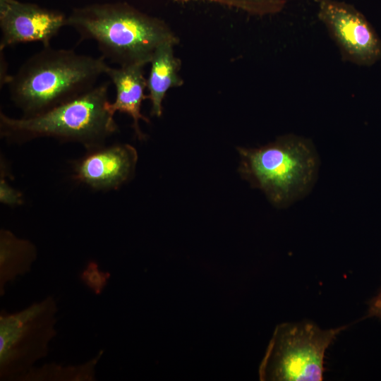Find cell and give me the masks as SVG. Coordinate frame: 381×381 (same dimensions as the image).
Segmentation results:
<instances>
[{
  "label": "cell",
  "instance_id": "cell-1",
  "mask_svg": "<svg viewBox=\"0 0 381 381\" xmlns=\"http://www.w3.org/2000/svg\"><path fill=\"white\" fill-rule=\"evenodd\" d=\"M105 60L71 49L43 47L9 75L6 85L23 116H34L94 88L109 66Z\"/></svg>",
  "mask_w": 381,
  "mask_h": 381
},
{
  "label": "cell",
  "instance_id": "cell-2",
  "mask_svg": "<svg viewBox=\"0 0 381 381\" xmlns=\"http://www.w3.org/2000/svg\"><path fill=\"white\" fill-rule=\"evenodd\" d=\"M66 25L78 32L80 42L95 41L102 56L120 66H146L159 45L179 43L164 21L121 4L75 8L67 17Z\"/></svg>",
  "mask_w": 381,
  "mask_h": 381
},
{
  "label": "cell",
  "instance_id": "cell-3",
  "mask_svg": "<svg viewBox=\"0 0 381 381\" xmlns=\"http://www.w3.org/2000/svg\"><path fill=\"white\" fill-rule=\"evenodd\" d=\"M109 83L97 85L89 92L40 114L15 119L0 113L1 136L23 143L39 138L78 142L88 150L103 146L118 130L108 111Z\"/></svg>",
  "mask_w": 381,
  "mask_h": 381
},
{
  "label": "cell",
  "instance_id": "cell-4",
  "mask_svg": "<svg viewBox=\"0 0 381 381\" xmlns=\"http://www.w3.org/2000/svg\"><path fill=\"white\" fill-rule=\"evenodd\" d=\"M242 178L262 190L277 207H288L313 186L319 159L309 139L294 134L258 148L238 147Z\"/></svg>",
  "mask_w": 381,
  "mask_h": 381
},
{
  "label": "cell",
  "instance_id": "cell-5",
  "mask_svg": "<svg viewBox=\"0 0 381 381\" xmlns=\"http://www.w3.org/2000/svg\"><path fill=\"white\" fill-rule=\"evenodd\" d=\"M346 328L322 329L306 321L277 325L260 365V380H322L325 352Z\"/></svg>",
  "mask_w": 381,
  "mask_h": 381
},
{
  "label": "cell",
  "instance_id": "cell-6",
  "mask_svg": "<svg viewBox=\"0 0 381 381\" xmlns=\"http://www.w3.org/2000/svg\"><path fill=\"white\" fill-rule=\"evenodd\" d=\"M56 302L47 296L15 313H0V380L16 381L49 353L57 335Z\"/></svg>",
  "mask_w": 381,
  "mask_h": 381
},
{
  "label": "cell",
  "instance_id": "cell-7",
  "mask_svg": "<svg viewBox=\"0 0 381 381\" xmlns=\"http://www.w3.org/2000/svg\"><path fill=\"white\" fill-rule=\"evenodd\" d=\"M318 16L344 62L371 66L381 56V40L365 16L336 0H316Z\"/></svg>",
  "mask_w": 381,
  "mask_h": 381
},
{
  "label": "cell",
  "instance_id": "cell-8",
  "mask_svg": "<svg viewBox=\"0 0 381 381\" xmlns=\"http://www.w3.org/2000/svg\"><path fill=\"white\" fill-rule=\"evenodd\" d=\"M66 22L60 11L18 0H0V51L28 42L49 46Z\"/></svg>",
  "mask_w": 381,
  "mask_h": 381
},
{
  "label": "cell",
  "instance_id": "cell-9",
  "mask_svg": "<svg viewBox=\"0 0 381 381\" xmlns=\"http://www.w3.org/2000/svg\"><path fill=\"white\" fill-rule=\"evenodd\" d=\"M137 160V151L131 145H103L75 164L74 178L93 189H116L133 176Z\"/></svg>",
  "mask_w": 381,
  "mask_h": 381
},
{
  "label": "cell",
  "instance_id": "cell-10",
  "mask_svg": "<svg viewBox=\"0 0 381 381\" xmlns=\"http://www.w3.org/2000/svg\"><path fill=\"white\" fill-rule=\"evenodd\" d=\"M145 65L136 64L113 68L109 66L106 74L116 90L114 102H108L107 108L111 115L119 111L129 115L133 119V128L140 140L145 136L140 128V120L149 123V119L141 113L143 102L148 99L145 94L147 78L144 75Z\"/></svg>",
  "mask_w": 381,
  "mask_h": 381
},
{
  "label": "cell",
  "instance_id": "cell-11",
  "mask_svg": "<svg viewBox=\"0 0 381 381\" xmlns=\"http://www.w3.org/2000/svg\"><path fill=\"white\" fill-rule=\"evenodd\" d=\"M174 44L164 42L159 45L150 60V70L147 78L148 99L151 102V115L162 116V103L167 92L173 87H181L183 80L179 75L181 60L175 56Z\"/></svg>",
  "mask_w": 381,
  "mask_h": 381
},
{
  "label": "cell",
  "instance_id": "cell-12",
  "mask_svg": "<svg viewBox=\"0 0 381 381\" xmlns=\"http://www.w3.org/2000/svg\"><path fill=\"white\" fill-rule=\"evenodd\" d=\"M37 250L29 240L18 238L11 231H0V296L5 286L29 273L37 260Z\"/></svg>",
  "mask_w": 381,
  "mask_h": 381
},
{
  "label": "cell",
  "instance_id": "cell-13",
  "mask_svg": "<svg viewBox=\"0 0 381 381\" xmlns=\"http://www.w3.org/2000/svg\"><path fill=\"white\" fill-rule=\"evenodd\" d=\"M104 351L83 363L62 365L54 362L32 367L16 381H95V368Z\"/></svg>",
  "mask_w": 381,
  "mask_h": 381
},
{
  "label": "cell",
  "instance_id": "cell-14",
  "mask_svg": "<svg viewBox=\"0 0 381 381\" xmlns=\"http://www.w3.org/2000/svg\"><path fill=\"white\" fill-rule=\"evenodd\" d=\"M110 273L99 268L95 261H90L81 272L80 279L95 294L99 295L107 284Z\"/></svg>",
  "mask_w": 381,
  "mask_h": 381
},
{
  "label": "cell",
  "instance_id": "cell-15",
  "mask_svg": "<svg viewBox=\"0 0 381 381\" xmlns=\"http://www.w3.org/2000/svg\"><path fill=\"white\" fill-rule=\"evenodd\" d=\"M1 171L0 179V201L8 205H18L23 203L22 194L11 187L6 182L4 174Z\"/></svg>",
  "mask_w": 381,
  "mask_h": 381
},
{
  "label": "cell",
  "instance_id": "cell-16",
  "mask_svg": "<svg viewBox=\"0 0 381 381\" xmlns=\"http://www.w3.org/2000/svg\"><path fill=\"white\" fill-rule=\"evenodd\" d=\"M365 318H377L381 320V288L369 302Z\"/></svg>",
  "mask_w": 381,
  "mask_h": 381
}]
</instances>
